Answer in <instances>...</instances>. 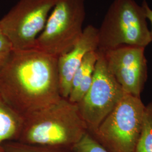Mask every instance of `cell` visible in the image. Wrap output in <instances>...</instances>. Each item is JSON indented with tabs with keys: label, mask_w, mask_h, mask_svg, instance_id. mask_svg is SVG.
<instances>
[{
	"label": "cell",
	"mask_w": 152,
	"mask_h": 152,
	"mask_svg": "<svg viewBox=\"0 0 152 152\" xmlns=\"http://www.w3.org/2000/svg\"><path fill=\"white\" fill-rule=\"evenodd\" d=\"M58 58L37 49L14 50L0 71V96L22 116L62 98Z\"/></svg>",
	"instance_id": "1"
},
{
	"label": "cell",
	"mask_w": 152,
	"mask_h": 152,
	"mask_svg": "<svg viewBox=\"0 0 152 152\" xmlns=\"http://www.w3.org/2000/svg\"><path fill=\"white\" fill-rule=\"evenodd\" d=\"M19 136L22 143L38 147H73L88 132L77 105L61 98L23 116Z\"/></svg>",
	"instance_id": "2"
},
{
	"label": "cell",
	"mask_w": 152,
	"mask_h": 152,
	"mask_svg": "<svg viewBox=\"0 0 152 152\" xmlns=\"http://www.w3.org/2000/svg\"><path fill=\"white\" fill-rule=\"evenodd\" d=\"M142 5L135 0H113L98 29V51L122 46L145 48L152 42Z\"/></svg>",
	"instance_id": "3"
},
{
	"label": "cell",
	"mask_w": 152,
	"mask_h": 152,
	"mask_svg": "<svg viewBox=\"0 0 152 152\" xmlns=\"http://www.w3.org/2000/svg\"><path fill=\"white\" fill-rule=\"evenodd\" d=\"M145 109L140 97L125 94L92 136L109 152H135Z\"/></svg>",
	"instance_id": "4"
},
{
	"label": "cell",
	"mask_w": 152,
	"mask_h": 152,
	"mask_svg": "<svg viewBox=\"0 0 152 152\" xmlns=\"http://www.w3.org/2000/svg\"><path fill=\"white\" fill-rule=\"evenodd\" d=\"M86 17L85 0H56L34 49L58 57L81 37Z\"/></svg>",
	"instance_id": "5"
},
{
	"label": "cell",
	"mask_w": 152,
	"mask_h": 152,
	"mask_svg": "<svg viewBox=\"0 0 152 152\" xmlns=\"http://www.w3.org/2000/svg\"><path fill=\"white\" fill-rule=\"evenodd\" d=\"M56 0H19L0 19L2 34L15 50L34 49Z\"/></svg>",
	"instance_id": "6"
},
{
	"label": "cell",
	"mask_w": 152,
	"mask_h": 152,
	"mask_svg": "<svg viewBox=\"0 0 152 152\" xmlns=\"http://www.w3.org/2000/svg\"><path fill=\"white\" fill-rule=\"evenodd\" d=\"M98 52L91 85L85 96L76 104L88 131L91 132L98 128L125 95L109 71L103 53Z\"/></svg>",
	"instance_id": "7"
},
{
	"label": "cell",
	"mask_w": 152,
	"mask_h": 152,
	"mask_svg": "<svg viewBox=\"0 0 152 152\" xmlns=\"http://www.w3.org/2000/svg\"><path fill=\"white\" fill-rule=\"evenodd\" d=\"M103 53L109 71L125 94L140 97L147 77L145 48L122 46Z\"/></svg>",
	"instance_id": "8"
},
{
	"label": "cell",
	"mask_w": 152,
	"mask_h": 152,
	"mask_svg": "<svg viewBox=\"0 0 152 152\" xmlns=\"http://www.w3.org/2000/svg\"><path fill=\"white\" fill-rule=\"evenodd\" d=\"M98 29L88 25L83 29L81 37L75 45L58 58V69L60 91L62 98L68 99L71 91L72 81L85 56L98 50Z\"/></svg>",
	"instance_id": "9"
},
{
	"label": "cell",
	"mask_w": 152,
	"mask_h": 152,
	"mask_svg": "<svg viewBox=\"0 0 152 152\" xmlns=\"http://www.w3.org/2000/svg\"><path fill=\"white\" fill-rule=\"evenodd\" d=\"M23 117L0 96V147L4 141L19 137Z\"/></svg>",
	"instance_id": "10"
},
{
	"label": "cell",
	"mask_w": 152,
	"mask_h": 152,
	"mask_svg": "<svg viewBox=\"0 0 152 152\" xmlns=\"http://www.w3.org/2000/svg\"><path fill=\"white\" fill-rule=\"evenodd\" d=\"M134 152H152V103L145 106L141 134Z\"/></svg>",
	"instance_id": "11"
},
{
	"label": "cell",
	"mask_w": 152,
	"mask_h": 152,
	"mask_svg": "<svg viewBox=\"0 0 152 152\" xmlns=\"http://www.w3.org/2000/svg\"><path fill=\"white\" fill-rule=\"evenodd\" d=\"M72 148L75 152H109L88 132Z\"/></svg>",
	"instance_id": "12"
},
{
	"label": "cell",
	"mask_w": 152,
	"mask_h": 152,
	"mask_svg": "<svg viewBox=\"0 0 152 152\" xmlns=\"http://www.w3.org/2000/svg\"><path fill=\"white\" fill-rule=\"evenodd\" d=\"M14 49L9 40L2 34L0 35V71L5 65Z\"/></svg>",
	"instance_id": "13"
},
{
	"label": "cell",
	"mask_w": 152,
	"mask_h": 152,
	"mask_svg": "<svg viewBox=\"0 0 152 152\" xmlns=\"http://www.w3.org/2000/svg\"><path fill=\"white\" fill-rule=\"evenodd\" d=\"M6 152H54L46 147H38L24 143L11 144L7 146Z\"/></svg>",
	"instance_id": "14"
},
{
	"label": "cell",
	"mask_w": 152,
	"mask_h": 152,
	"mask_svg": "<svg viewBox=\"0 0 152 152\" xmlns=\"http://www.w3.org/2000/svg\"><path fill=\"white\" fill-rule=\"evenodd\" d=\"M141 5L144 9L147 20H148L149 22L151 24V29H150V30H151V33L152 37V9L149 6L148 4L147 3V2L145 0L142 1Z\"/></svg>",
	"instance_id": "15"
},
{
	"label": "cell",
	"mask_w": 152,
	"mask_h": 152,
	"mask_svg": "<svg viewBox=\"0 0 152 152\" xmlns=\"http://www.w3.org/2000/svg\"><path fill=\"white\" fill-rule=\"evenodd\" d=\"M0 152H6L2 148V147H0Z\"/></svg>",
	"instance_id": "16"
},
{
	"label": "cell",
	"mask_w": 152,
	"mask_h": 152,
	"mask_svg": "<svg viewBox=\"0 0 152 152\" xmlns=\"http://www.w3.org/2000/svg\"><path fill=\"white\" fill-rule=\"evenodd\" d=\"M2 34V32H1V28H0V35Z\"/></svg>",
	"instance_id": "17"
}]
</instances>
